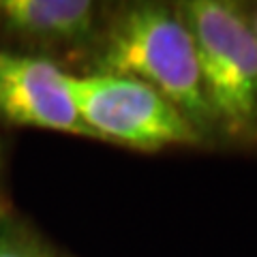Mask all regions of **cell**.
Returning <instances> with one entry per match:
<instances>
[{
  "instance_id": "5",
  "label": "cell",
  "mask_w": 257,
  "mask_h": 257,
  "mask_svg": "<svg viewBox=\"0 0 257 257\" xmlns=\"http://www.w3.org/2000/svg\"><path fill=\"white\" fill-rule=\"evenodd\" d=\"M67 77L54 62L0 52V128H37L92 140L77 116Z\"/></svg>"
},
{
  "instance_id": "8",
  "label": "cell",
  "mask_w": 257,
  "mask_h": 257,
  "mask_svg": "<svg viewBox=\"0 0 257 257\" xmlns=\"http://www.w3.org/2000/svg\"><path fill=\"white\" fill-rule=\"evenodd\" d=\"M246 15H248V22H251V28L257 35V3L255 5H246Z\"/></svg>"
},
{
  "instance_id": "7",
  "label": "cell",
  "mask_w": 257,
  "mask_h": 257,
  "mask_svg": "<svg viewBox=\"0 0 257 257\" xmlns=\"http://www.w3.org/2000/svg\"><path fill=\"white\" fill-rule=\"evenodd\" d=\"M11 204V193H9V150L7 142L0 133V206Z\"/></svg>"
},
{
  "instance_id": "6",
  "label": "cell",
  "mask_w": 257,
  "mask_h": 257,
  "mask_svg": "<svg viewBox=\"0 0 257 257\" xmlns=\"http://www.w3.org/2000/svg\"><path fill=\"white\" fill-rule=\"evenodd\" d=\"M0 257H77L11 204L0 206Z\"/></svg>"
},
{
  "instance_id": "1",
  "label": "cell",
  "mask_w": 257,
  "mask_h": 257,
  "mask_svg": "<svg viewBox=\"0 0 257 257\" xmlns=\"http://www.w3.org/2000/svg\"><path fill=\"white\" fill-rule=\"evenodd\" d=\"M86 73L133 77L155 88L189 118L208 146H219L199 77L195 43L176 3H109Z\"/></svg>"
},
{
  "instance_id": "3",
  "label": "cell",
  "mask_w": 257,
  "mask_h": 257,
  "mask_svg": "<svg viewBox=\"0 0 257 257\" xmlns=\"http://www.w3.org/2000/svg\"><path fill=\"white\" fill-rule=\"evenodd\" d=\"M67 88L94 142L142 152L210 148L174 103L133 77L69 73Z\"/></svg>"
},
{
  "instance_id": "2",
  "label": "cell",
  "mask_w": 257,
  "mask_h": 257,
  "mask_svg": "<svg viewBox=\"0 0 257 257\" xmlns=\"http://www.w3.org/2000/svg\"><path fill=\"white\" fill-rule=\"evenodd\" d=\"M176 7L195 43L219 146L257 148V35L246 5L182 0Z\"/></svg>"
},
{
  "instance_id": "4",
  "label": "cell",
  "mask_w": 257,
  "mask_h": 257,
  "mask_svg": "<svg viewBox=\"0 0 257 257\" xmlns=\"http://www.w3.org/2000/svg\"><path fill=\"white\" fill-rule=\"evenodd\" d=\"M109 3L0 0V52L41 58L71 75L86 73Z\"/></svg>"
}]
</instances>
